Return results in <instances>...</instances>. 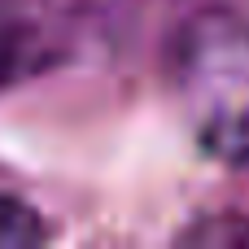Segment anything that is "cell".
I'll list each match as a JSON object with an SVG mask.
<instances>
[{
	"instance_id": "1",
	"label": "cell",
	"mask_w": 249,
	"mask_h": 249,
	"mask_svg": "<svg viewBox=\"0 0 249 249\" xmlns=\"http://www.w3.org/2000/svg\"><path fill=\"white\" fill-rule=\"evenodd\" d=\"M57 53L61 35L44 0H0V88L53 66Z\"/></svg>"
},
{
	"instance_id": "2",
	"label": "cell",
	"mask_w": 249,
	"mask_h": 249,
	"mask_svg": "<svg viewBox=\"0 0 249 249\" xmlns=\"http://www.w3.org/2000/svg\"><path fill=\"white\" fill-rule=\"evenodd\" d=\"M201 153L219 158L228 166H245L249 162V105L219 109V114L206 118V127H201Z\"/></svg>"
},
{
	"instance_id": "3",
	"label": "cell",
	"mask_w": 249,
	"mask_h": 249,
	"mask_svg": "<svg viewBox=\"0 0 249 249\" xmlns=\"http://www.w3.org/2000/svg\"><path fill=\"white\" fill-rule=\"evenodd\" d=\"M44 241V223L31 206H22L18 197L0 193V249H22Z\"/></svg>"
}]
</instances>
